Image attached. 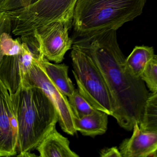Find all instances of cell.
I'll return each mask as SVG.
<instances>
[{"mask_svg": "<svg viewBox=\"0 0 157 157\" xmlns=\"http://www.w3.org/2000/svg\"><path fill=\"white\" fill-rule=\"evenodd\" d=\"M73 44L87 53L101 72L112 97L113 117L122 128L132 131L136 124L142 121L150 93L144 81L130 73L116 30L80 38Z\"/></svg>", "mask_w": 157, "mask_h": 157, "instance_id": "6da1fadb", "label": "cell"}, {"mask_svg": "<svg viewBox=\"0 0 157 157\" xmlns=\"http://www.w3.org/2000/svg\"><path fill=\"white\" fill-rule=\"evenodd\" d=\"M18 126L17 156L36 148L56 127V107L41 88L22 84L10 94Z\"/></svg>", "mask_w": 157, "mask_h": 157, "instance_id": "7a4b0ae2", "label": "cell"}, {"mask_svg": "<svg viewBox=\"0 0 157 157\" xmlns=\"http://www.w3.org/2000/svg\"><path fill=\"white\" fill-rule=\"evenodd\" d=\"M147 0H78L73 24L80 38L117 30L142 14Z\"/></svg>", "mask_w": 157, "mask_h": 157, "instance_id": "3957f363", "label": "cell"}, {"mask_svg": "<svg viewBox=\"0 0 157 157\" xmlns=\"http://www.w3.org/2000/svg\"><path fill=\"white\" fill-rule=\"evenodd\" d=\"M77 1L38 0L28 6L7 12L12 34L23 39L32 36L36 29L54 22L71 26Z\"/></svg>", "mask_w": 157, "mask_h": 157, "instance_id": "277c9868", "label": "cell"}, {"mask_svg": "<svg viewBox=\"0 0 157 157\" xmlns=\"http://www.w3.org/2000/svg\"><path fill=\"white\" fill-rule=\"evenodd\" d=\"M73 73L79 93L94 107L112 116L113 101L99 68L92 57L74 44L71 53Z\"/></svg>", "mask_w": 157, "mask_h": 157, "instance_id": "5b68a950", "label": "cell"}, {"mask_svg": "<svg viewBox=\"0 0 157 157\" xmlns=\"http://www.w3.org/2000/svg\"><path fill=\"white\" fill-rule=\"evenodd\" d=\"M39 59H35L22 84H27L41 88L57 109L59 121L63 131L73 135L76 133L74 124V114L69 100L54 84L41 69Z\"/></svg>", "mask_w": 157, "mask_h": 157, "instance_id": "8992f818", "label": "cell"}, {"mask_svg": "<svg viewBox=\"0 0 157 157\" xmlns=\"http://www.w3.org/2000/svg\"><path fill=\"white\" fill-rule=\"evenodd\" d=\"M71 26L63 22H56L36 29L31 36L37 43L40 54L57 64L63 61L73 44L69 35Z\"/></svg>", "mask_w": 157, "mask_h": 157, "instance_id": "52a82bcc", "label": "cell"}, {"mask_svg": "<svg viewBox=\"0 0 157 157\" xmlns=\"http://www.w3.org/2000/svg\"><path fill=\"white\" fill-rule=\"evenodd\" d=\"M39 54L27 43L22 41L20 53L5 56L0 62V79L10 94L18 89L28 73L35 59H39Z\"/></svg>", "mask_w": 157, "mask_h": 157, "instance_id": "ba28073f", "label": "cell"}, {"mask_svg": "<svg viewBox=\"0 0 157 157\" xmlns=\"http://www.w3.org/2000/svg\"><path fill=\"white\" fill-rule=\"evenodd\" d=\"M18 126L10 93L0 79V157L17 155Z\"/></svg>", "mask_w": 157, "mask_h": 157, "instance_id": "9c48e42d", "label": "cell"}, {"mask_svg": "<svg viewBox=\"0 0 157 157\" xmlns=\"http://www.w3.org/2000/svg\"><path fill=\"white\" fill-rule=\"evenodd\" d=\"M133 134L123 141L119 150L122 157H151L157 149V132L144 131L135 124Z\"/></svg>", "mask_w": 157, "mask_h": 157, "instance_id": "30bf717a", "label": "cell"}, {"mask_svg": "<svg viewBox=\"0 0 157 157\" xmlns=\"http://www.w3.org/2000/svg\"><path fill=\"white\" fill-rule=\"evenodd\" d=\"M36 149L41 157H78L71 150L70 141L56 130V127L42 140Z\"/></svg>", "mask_w": 157, "mask_h": 157, "instance_id": "8fae6325", "label": "cell"}, {"mask_svg": "<svg viewBox=\"0 0 157 157\" xmlns=\"http://www.w3.org/2000/svg\"><path fill=\"white\" fill-rule=\"evenodd\" d=\"M38 63L51 81L65 96L69 97L73 94L75 88L68 76L69 66L64 64L52 63L43 56L38 59Z\"/></svg>", "mask_w": 157, "mask_h": 157, "instance_id": "7c38bea8", "label": "cell"}, {"mask_svg": "<svg viewBox=\"0 0 157 157\" xmlns=\"http://www.w3.org/2000/svg\"><path fill=\"white\" fill-rule=\"evenodd\" d=\"M108 115L98 109L82 118H78L74 115L75 128L85 136L94 137L104 134L108 129Z\"/></svg>", "mask_w": 157, "mask_h": 157, "instance_id": "4fadbf2b", "label": "cell"}, {"mask_svg": "<svg viewBox=\"0 0 157 157\" xmlns=\"http://www.w3.org/2000/svg\"><path fill=\"white\" fill-rule=\"evenodd\" d=\"M155 55L153 47L136 46L125 59L126 65L130 73L135 77L141 78L147 66L153 61Z\"/></svg>", "mask_w": 157, "mask_h": 157, "instance_id": "5bb4252c", "label": "cell"}, {"mask_svg": "<svg viewBox=\"0 0 157 157\" xmlns=\"http://www.w3.org/2000/svg\"><path fill=\"white\" fill-rule=\"evenodd\" d=\"M69 102L74 115L78 118L91 114L96 109L79 93L78 89L68 97Z\"/></svg>", "mask_w": 157, "mask_h": 157, "instance_id": "9a60e30c", "label": "cell"}, {"mask_svg": "<svg viewBox=\"0 0 157 157\" xmlns=\"http://www.w3.org/2000/svg\"><path fill=\"white\" fill-rule=\"evenodd\" d=\"M11 34V31H5L0 37V62L4 56L17 55L21 52V39H14Z\"/></svg>", "mask_w": 157, "mask_h": 157, "instance_id": "2e32d148", "label": "cell"}, {"mask_svg": "<svg viewBox=\"0 0 157 157\" xmlns=\"http://www.w3.org/2000/svg\"><path fill=\"white\" fill-rule=\"evenodd\" d=\"M139 125L144 131L157 132V105L147 103Z\"/></svg>", "mask_w": 157, "mask_h": 157, "instance_id": "e0dca14e", "label": "cell"}, {"mask_svg": "<svg viewBox=\"0 0 157 157\" xmlns=\"http://www.w3.org/2000/svg\"><path fill=\"white\" fill-rule=\"evenodd\" d=\"M141 79L151 93H157V63L154 61L149 63L143 73Z\"/></svg>", "mask_w": 157, "mask_h": 157, "instance_id": "ac0fdd59", "label": "cell"}, {"mask_svg": "<svg viewBox=\"0 0 157 157\" xmlns=\"http://www.w3.org/2000/svg\"><path fill=\"white\" fill-rule=\"evenodd\" d=\"M38 0H5L0 6V12H8L28 6Z\"/></svg>", "mask_w": 157, "mask_h": 157, "instance_id": "d6986e66", "label": "cell"}, {"mask_svg": "<svg viewBox=\"0 0 157 157\" xmlns=\"http://www.w3.org/2000/svg\"><path fill=\"white\" fill-rule=\"evenodd\" d=\"M5 31H12L11 22L6 13L0 12V37Z\"/></svg>", "mask_w": 157, "mask_h": 157, "instance_id": "ffe728a7", "label": "cell"}, {"mask_svg": "<svg viewBox=\"0 0 157 157\" xmlns=\"http://www.w3.org/2000/svg\"><path fill=\"white\" fill-rule=\"evenodd\" d=\"M101 157H122L120 150L117 147L105 148L101 151Z\"/></svg>", "mask_w": 157, "mask_h": 157, "instance_id": "44dd1931", "label": "cell"}, {"mask_svg": "<svg viewBox=\"0 0 157 157\" xmlns=\"http://www.w3.org/2000/svg\"><path fill=\"white\" fill-rule=\"evenodd\" d=\"M147 103L157 105V93H150Z\"/></svg>", "mask_w": 157, "mask_h": 157, "instance_id": "7402d4cb", "label": "cell"}, {"mask_svg": "<svg viewBox=\"0 0 157 157\" xmlns=\"http://www.w3.org/2000/svg\"><path fill=\"white\" fill-rule=\"evenodd\" d=\"M151 157H157V149L153 153Z\"/></svg>", "mask_w": 157, "mask_h": 157, "instance_id": "603a6c76", "label": "cell"}, {"mask_svg": "<svg viewBox=\"0 0 157 157\" xmlns=\"http://www.w3.org/2000/svg\"><path fill=\"white\" fill-rule=\"evenodd\" d=\"M153 61L157 63V55H155L154 59H153Z\"/></svg>", "mask_w": 157, "mask_h": 157, "instance_id": "cb8c5ba5", "label": "cell"}, {"mask_svg": "<svg viewBox=\"0 0 157 157\" xmlns=\"http://www.w3.org/2000/svg\"><path fill=\"white\" fill-rule=\"evenodd\" d=\"M5 0H0V6L3 3L5 2Z\"/></svg>", "mask_w": 157, "mask_h": 157, "instance_id": "d4e9b609", "label": "cell"}]
</instances>
